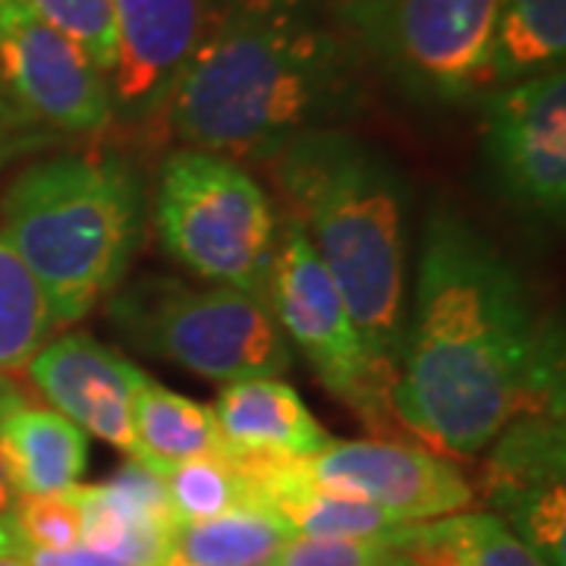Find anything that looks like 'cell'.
I'll use <instances>...</instances> for the list:
<instances>
[{"label": "cell", "mask_w": 566, "mask_h": 566, "mask_svg": "<svg viewBox=\"0 0 566 566\" xmlns=\"http://www.w3.org/2000/svg\"><path fill=\"white\" fill-rule=\"evenodd\" d=\"M390 412L424 444L479 460L516 416H564L560 331L526 281L453 208L422 223Z\"/></svg>", "instance_id": "6da1fadb"}, {"label": "cell", "mask_w": 566, "mask_h": 566, "mask_svg": "<svg viewBox=\"0 0 566 566\" xmlns=\"http://www.w3.org/2000/svg\"><path fill=\"white\" fill-rule=\"evenodd\" d=\"M363 104V54L312 13L214 17L161 123L186 148L268 161Z\"/></svg>", "instance_id": "7a4b0ae2"}, {"label": "cell", "mask_w": 566, "mask_h": 566, "mask_svg": "<svg viewBox=\"0 0 566 566\" xmlns=\"http://www.w3.org/2000/svg\"><path fill=\"white\" fill-rule=\"evenodd\" d=\"M274 180L344 293L365 353L390 390L409 315L412 192L381 145L331 126L286 142Z\"/></svg>", "instance_id": "3957f363"}, {"label": "cell", "mask_w": 566, "mask_h": 566, "mask_svg": "<svg viewBox=\"0 0 566 566\" xmlns=\"http://www.w3.org/2000/svg\"><path fill=\"white\" fill-rule=\"evenodd\" d=\"M145 218L139 170L114 151H88L25 167L3 196L0 233L61 327L88 318L126 281Z\"/></svg>", "instance_id": "277c9868"}, {"label": "cell", "mask_w": 566, "mask_h": 566, "mask_svg": "<svg viewBox=\"0 0 566 566\" xmlns=\"http://www.w3.org/2000/svg\"><path fill=\"white\" fill-rule=\"evenodd\" d=\"M104 303L107 322L126 344L208 381L277 378L293 368V346L268 303L233 286L139 274Z\"/></svg>", "instance_id": "5b68a950"}, {"label": "cell", "mask_w": 566, "mask_h": 566, "mask_svg": "<svg viewBox=\"0 0 566 566\" xmlns=\"http://www.w3.org/2000/svg\"><path fill=\"white\" fill-rule=\"evenodd\" d=\"M155 230L186 271L264 303L281 221L243 164L202 148L174 151L155 186Z\"/></svg>", "instance_id": "8992f818"}, {"label": "cell", "mask_w": 566, "mask_h": 566, "mask_svg": "<svg viewBox=\"0 0 566 566\" xmlns=\"http://www.w3.org/2000/svg\"><path fill=\"white\" fill-rule=\"evenodd\" d=\"M501 0H334L344 35L397 92L460 107L491 92Z\"/></svg>", "instance_id": "52a82bcc"}, {"label": "cell", "mask_w": 566, "mask_h": 566, "mask_svg": "<svg viewBox=\"0 0 566 566\" xmlns=\"http://www.w3.org/2000/svg\"><path fill=\"white\" fill-rule=\"evenodd\" d=\"M264 303L281 324L286 344L303 353L318 381L340 403L365 422H385L390 385L368 359L340 286L327 274L296 221L281 227Z\"/></svg>", "instance_id": "ba28073f"}, {"label": "cell", "mask_w": 566, "mask_h": 566, "mask_svg": "<svg viewBox=\"0 0 566 566\" xmlns=\"http://www.w3.org/2000/svg\"><path fill=\"white\" fill-rule=\"evenodd\" d=\"M485 161L501 196L528 218L566 208V73L547 70L485 95Z\"/></svg>", "instance_id": "9c48e42d"}, {"label": "cell", "mask_w": 566, "mask_h": 566, "mask_svg": "<svg viewBox=\"0 0 566 566\" xmlns=\"http://www.w3.org/2000/svg\"><path fill=\"white\" fill-rule=\"evenodd\" d=\"M0 85L54 133L98 136L114 123L107 76L25 0H0Z\"/></svg>", "instance_id": "30bf717a"}, {"label": "cell", "mask_w": 566, "mask_h": 566, "mask_svg": "<svg viewBox=\"0 0 566 566\" xmlns=\"http://www.w3.org/2000/svg\"><path fill=\"white\" fill-rule=\"evenodd\" d=\"M318 488L381 506L403 523H431L465 513L475 491L457 465L434 450L397 441H331L296 460Z\"/></svg>", "instance_id": "8fae6325"}, {"label": "cell", "mask_w": 566, "mask_h": 566, "mask_svg": "<svg viewBox=\"0 0 566 566\" xmlns=\"http://www.w3.org/2000/svg\"><path fill=\"white\" fill-rule=\"evenodd\" d=\"M117 63L107 76L114 120L151 126L214 20L208 0H111Z\"/></svg>", "instance_id": "7c38bea8"}, {"label": "cell", "mask_w": 566, "mask_h": 566, "mask_svg": "<svg viewBox=\"0 0 566 566\" xmlns=\"http://www.w3.org/2000/svg\"><path fill=\"white\" fill-rule=\"evenodd\" d=\"M25 371L44 400L85 434L117 447L129 460L136 457L133 403L145 381L139 365L85 331H70L41 346Z\"/></svg>", "instance_id": "4fadbf2b"}, {"label": "cell", "mask_w": 566, "mask_h": 566, "mask_svg": "<svg viewBox=\"0 0 566 566\" xmlns=\"http://www.w3.org/2000/svg\"><path fill=\"white\" fill-rule=\"evenodd\" d=\"M82 545L129 566H164L177 520L158 469L129 460L104 485H80Z\"/></svg>", "instance_id": "5bb4252c"}, {"label": "cell", "mask_w": 566, "mask_h": 566, "mask_svg": "<svg viewBox=\"0 0 566 566\" xmlns=\"http://www.w3.org/2000/svg\"><path fill=\"white\" fill-rule=\"evenodd\" d=\"M211 412L237 460H308L334 441L281 378L223 385Z\"/></svg>", "instance_id": "9a60e30c"}, {"label": "cell", "mask_w": 566, "mask_h": 566, "mask_svg": "<svg viewBox=\"0 0 566 566\" xmlns=\"http://www.w3.org/2000/svg\"><path fill=\"white\" fill-rule=\"evenodd\" d=\"M564 416L526 412L494 438L485 465V494L510 520L516 510L566 491Z\"/></svg>", "instance_id": "2e32d148"}, {"label": "cell", "mask_w": 566, "mask_h": 566, "mask_svg": "<svg viewBox=\"0 0 566 566\" xmlns=\"http://www.w3.org/2000/svg\"><path fill=\"white\" fill-rule=\"evenodd\" d=\"M0 450L20 494H57L80 485L88 434L57 409L22 400L0 419Z\"/></svg>", "instance_id": "e0dca14e"}, {"label": "cell", "mask_w": 566, "mask_h": 566, "mask_svg": "<svg viewBox=\"0 0 566 566\" xmlns=\"http://www.w3.org/2000/svg\"><path fill=\"white\" fill-rule=\"evenodd\" d=\"M133 438L139 463L151 469L196 460V457H230L218 419L208 406L182 397L145 375L133 403Z\"/></svg>", "instance_id": "ac0fdd59"}, {"label": "cell", "mask_w": 566, "mask_h": 566, "mask_svg": "<svg viewBox=\"0 0 566 566\" xmlns=\"http://www.w3.org/2000/svg\"><path fill=\"white\" fill-rule=\"evenodd\" d=\"M296 532L268 510H233L182 523L170 538V560L186 566H271Z\"/></svg>", "instance_id": "d6986e66"}, {"label": "cell", "mask_w": 566, "mask_h": 566, "mask_svg": "<svg viewBox=\"0 0 566 566\" xmlns=\"http://www.w3.org/2000/svg\"><path fill=\"white\" fill-rule=\"evenodd\" d=\"M566 54V0H501L491 88L560 70Z\"/></svg>", "instance_id": "ffe728a7"}, {"label": "cell", "mask_w": 566, "mask_h": 566, "mask_svg": "<svg viewBox=\"0 0 566 566\" xmlns=\"http://www.w3.org/2000/svg\"><path fill=\"white\" fill-rule=\"evenodd\" d=\"M158 472L177 526L214 520L233 510H262L259 488L237 457H196Z\"/></svg>", "instance_id": "44dd1931"}, {"label": "cell", "mask_w": 566, "mask_h": 566, "mask_svg": "<svg viewBox=\"0 0 566 566\" xmlns=\"http://www.w3.org/2000/svg\"><path fill=\"white\" fill-rule=\"evenodd\" d=\"M54 327L39 281L0 233V375L25 371Z\"/></svg>", "instance_id": "7402d4cb"}, {"label": "cell", "mask_w": 566, "mask_h": 566, "mask_svg": "<svg viewBox=\"0 0 566 566\" xmlns=\"http://www.w3.org/2000/svg\"><path fill=\"white\" fill-rule=\"evenodd\" d=\"M431 528L463 566H547L497 513L465 510L431 520Z\"/></svg>", "instance_id": "603a6c76"}, {"label": "cell", "mask_w": 566, "mask_h": 566, "mask_svg": "<svg viewBox=\"0 0 566 566\" xmlns=\"http://www.w3.org/2000/svg\"><path fill=\"white\" fill-rule=\"evenodd\" d=\"M41 20L80 48L95 70L111 76L117 63V25L111 0H25Z\"/></svg>", "instance_id": "cb8c5ba5"}, {"label": "cell", "mask_w": 566, "mask_h": 566, "mask_svg": "<svg viewBox=\"0 0 566 566\" xmlns=\"http://www.w3.org/2000/svg\"><path fill=\"white\" fill-rule=\"evenodd\" d=\"M13 528L22 551H63L82 542L80 485L57 494H20L13 506Z\"/></svg>", "instance_id": "d4e9b609"}, {"label": "cell", "mask_w": 566, "mask_h": 566, "mask_svg": "<svg viewBox=\"0 0 566 566\" xmlns=\"http://www.w3.org/2000/svg\"><path fill=\"white\" fill-rule=\"evenodd\" d=\"M400 532L387 535V538H308V535H293L277 551L271 566H387Z\"/></svg>", "instance_id": "484cf974"}, {"label": "cell", "mask_w": 566, "mask_h": 566, "mask_svg": "<svg viewBox=\"0 0 566 566\" xmlns=\"http://www.w3.org/2000/svg\"><path fill=\"white\" fill-rule=\"evenodd\" d=\"M387 566H463L457 554L434 535L431 523H412L400 532Z\"/></svg>", "instance_id": "4316f807"}, {"label": "cell", "mask_w": 566, "mask_h": 566, "mask_svg": "<svg viewBox=\"0 0 566 566\" xmlns=\"http://www.w3.org/2000/svg\"><path fill=\"white\" fill-rule=\"evenodd\" d=\"M318 0H208L214 17H277V13H312Z\"/></svg>", "instance_id": "83f0119b"}, {"label": "cell", "mask_w": 566, "mask_h": 566, "mask_svg": "<svg viewBox=\"0 0 566 566\" xmlns=\"http://www.w3.org/2000/svg\"><path fill=\"white\" fill-rule=\"evenodd\" d=\"M22 560L29 566H129L98 547L82 545V542L63 547V551H22Z\"/></svg>", "instance_id": "f1b7e54d"}, {"label": "cell", "mask_w": 566, "mask_h": 566, "mask_svg": "<svg viewBox=\"0 0 566 566\" xmlns=\"http://www.w3.org/2000/svg\"><path fill=\"white\" fill-rule=\"evenodd\" d=\"M20 501V491L13 485V475H10V465L3 460V450H0V554H20L22 557V542L13 528V506Z\"/></svg>", "instance_id": "f546056e"}, {"label": "cell", "mask_w": 566, "mask_h": 566, "mask_svg": "<svg viewBox=\"0 0 566 566\" xmlns=\"http://www.w3.org/2000/svg\"><path fill=\"white\" fill-rule=\"evenodd\" d=\"M22 403V390L7 375H0V419L13 409V406Z\"/></svg>", "instance_id": "4dcf8cb0"}, {"label": "cell", "mask_w": 566, "mask_h": 566, "mask_svg": "<svg viewBox=\"0 0 566 566\" xmlns=\"http://www.w3.org/2000/svg\"><path fill=\"white\" fill-rule=\"evenodd\" d=\"M7 117H25V114L7 98V92H3V85H0V123L7 120ZM25 120H29V117H25Z\"/></svg>", "instance_id": "1f68e13d"}, {"label": "cell", "mask_w": 566, "mask_h": 566, "mask_svg": "<svg viewBox=\"0 0 566 566\" xmlns=\"http://www.w3.org/2000/svg\"><path fill=\"white\" fill-rule=\"evenodd\" d=\"M0 566H29L20 554H0Z\"/></svg>", "instance_id": "d6a6232c"}, {"label": "cell", "mask_w": 566, "mask_h": 566, "mask_svg": "<svg viewBox=\"0 0 566 566\" xmlns=\"http://www.w3.org/2000/svg\"><path fill=\"white\" fill-rule=\"evenodd\" d=\"M164 566H186V564H180V560H167V564Z\"/></svg>", "instance_id": "836d02e7"}]
</instances>
